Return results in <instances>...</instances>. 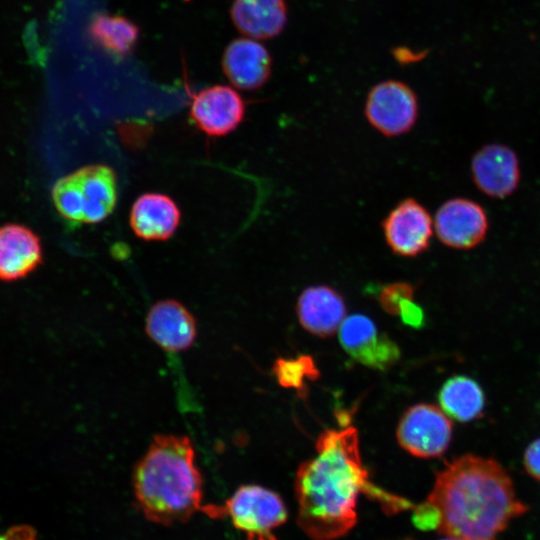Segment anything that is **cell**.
<instances>
[{"mask_svg":"<svg viewBox=\"0 0 540 540\" xmlns=\"http://www.w3.org/2000/svg\"><path fill=\"white\" fill-rule=\"evenodd\" d=\"M132 485L139 510L156 524L170 526L205 512L203 477L188 436L155 435L134 466Z\"/></svg>","mask_w":540,"mask_h":540,"instance_id":"cell-3","label":"cell"},{"mask_svg":"<svg viewBox=\"0 0 540 540\" xmlns=\"http://www.w3.org/2000/svg\"><path fill=\"white\" fill-rule=\"evenodd\" d=\"M223 71L233 86L245 91L261 88L270 78L272 59L258 40L235 39L228 44L222 57Z\"/></svg>","mask_w":540,"mask_h":540,"instance_id":"cell-14","label":"cell"},{"mask_svg":"<svg viewBox=\"0 0 540 540\" xmlns=\"http://www.w3.org/2000/svg\"><path fill=\"white\" fill-rule=\"evenodd\" d=\"M92 40L115 58L128 56L139 39V28L130 19L109 14L95 16L89 26Z\"/></svg>","mask_w":540,"mask_h":540,"instance_id":"cell-20","label":"cell"},{"mask_svg":"<svg viewBox=\"0 0 540 540\" xmlns=\"http://www.w3.org/2000/svg\"><path fill=\"white\" fill-rule=\"evenodd\" d=\"M471 174L477 188L493 198L511 195L520 181L516 153L503 144L482 146L472 157Z\"/></svg>","mask_w":540,"mask_h":540,"instance_id":"cell-12","label":"cell"},{"mask_svg":"<svg viewBox=\"0 0 540 540\" xmlns=\"http://www.w3.org/2000/svg\"><path fill=\"white\" fill-rule=\"evenodd\" d=\"M0 540H36V535L32 528L18 526L0 534Z\"/></svg>","mask_w":540,"mask_h":540,"instance_id":"cell-25","label":"cell"},{"mask_svg":"<svg viewBox=\"0 0 540 540\" xmlns=\"http://www.w3.org/2000/svg\"><path fill=\"white\" fill-rule=\"evenodd\" d=\"M316 452V457L299 465L294 481L297 523L309 538L335 540L349 533L357 523L361 493L380 500L389 510L410 507L369 481L355 427L323 431Z\"/></svg>","mask_w":540,"mask_h":540,"instance_id":"cell-1","label":"cell"},{"mask_svg":"<svg viewBox=\"0 0 540 540\" xmlns=\"http://www.w3.org/2000/svg\"><path fill=\"white\" fill-rule=\"evenodd\" d=\"M452 433L453 425L442 409L421 403L404 413L396 437L399 445L411 455L436 458L448 449Z\"/></svg>","mask_w":540,"mask_h":540,"instance_id":"cell-7","label":"cell"},{"mask_svg":"<svg viewBox=\"0 0 540 540\" xmlns=\"http://www.w3.org/2000/svg\"><path fill=\"white\" fill-rule=\"evenodd\" d=\"M344 350L357 362L377 370H386L400 358L398 345L365 315L353 314L339 327Z\"/></svg>","mask_w":540,"mask_h":540,"instance_id":"cell-9","label":"cell"},{"mask_svg":"<svg viewBox=\"0 0 540 540\" xmlns=\"http://www.w3.org/2000/svg\"><path fill=\"white\" fill-rule=\"evenodd\" d=\"M421 506L432 517L435 530L462 540H497L513 519L528 510L502 465L473 454L446 464Z\"/></svg>","mask_w":540,"mask_h":540,"instance_id":"cell-2","label":"cell"},{"mask_svg":"<svg viewBox=\"0 0 540 540\" xmlns=\"http://www.w3.org/2000/svg\"><path fill=\"white\" fill-rule=\"evenodd\" d=\"M409 299H414V288L402 281L383 286L378 295L381 307L390 315H398L402 303Z\"/></svg>","mask_w":540,"mask_h":540,"instance_id":"cell-22","label":"cell"},{"mask_svg":"<svg viewBox=\"0 0 540 540\" xmlns=\"http://www.w3.org/2000/svg\"><path fill=\"white\" fill-rule=\"evenodd\" d=\"M523 463L527 473L540 481V438L532 441L526 448Z\"/></svg>","mask_w":540,"mask_h":540,"instance_id":"cell-24","label":"cell"},{"mask_svg":"<svg viewBox=\"0 0 540 540\" xmlns=\"http://www.w3.org/2000/svg\"><path fill=\"white\" fill-rule=\"evenodd\" d=\"M246 104L227 85H214L198 92L190 106V118L207 136L220 137L233 132L243 121Z\"/></svg>","mask_w":540,"mask_h":540,"instance_id":"cell-10","label":"cell"},{"mask_svg":"<svg viewBox=\"0 0 540 540\" xmlns=\"http://www.w3.org/2000/svg\"><path fill=\"white\" fill-rule=\"evenodd\" d=\"M438 401L442 411L450 418L466 423L483 414L485 395L480 384L471 377H450L439 390Z\"/></svg>","mask_w":540,"mask_h":540,"instance_id":"cell-19","label":"cell"},{"mask_svg":"<svg viewBox=\"0 0 540 540\" xmlns=\"http://www.w3.org/2000/svg\"><path fill=\"white\" fill-rule=\"evenodd\" d=\"M237 30L255 40L278 36L288 20L286 0H234L230 9Z\"/></svg>","mask_w":540,"mask_h":540,"instance_id":"cell-18","label":"cell"},{"mask_svg":"<svg viewBox=\"0 0 540 540\" xmlns=\"http://www.w3.org/2000/svg\"><path fill=\"white\" fill-rule=\"evenodd\" d=\"M296 312L302 327L313 335H333L345 319L343 297L327 285L307 287L299 295Z\"/></svg>","mask_w":540,"mask_h":540,"instance_id":"cell-17","label":"cell"},{"mask_svg":"<svg viewBox=\"0 0 540 540\" xmlns=\"http://www.w3.org/2000/svg\"><path fill=\"white\" fill-rule=\"evenodd\" d=\"M42 262L43 249L37 233L22 224L0 226V280L22 279Z\"/></svg>","mask_w":540,"mask_h":540,"instance_id":"cell-15","label":"cell"},{"mask_svg":"<svg viewBox=\"0 0 540 540\" xmlns=\"http://www.w3.org/2000/svg\"><path fill=\"white\" fill-rule=\"evenodd\" d=\"M272 372L282 387L292 388L297 392H303L307 381H315L320 376L314 359L309 355L277 358Z\"/></svg>","mask_w":540,"mask_h":540,"instance_id":"cell-21","label":"cell"},{"mask_svg":"<svg viewBox=\"0 0 540 540\" xmlns=\"http://www.w3.org/2000/svg\"><path fill=\"white\" fill-rule=\"evenodd\" d=\"M181 211L168 195L148 192L132 204L129 224L133 233L145 241H166L178 229Z\"/></svg>","mask_w":540,"mask_h":540,"instance_id":"cell-16","label":"cell"},{"mask_svg":"<svg viewBox=\"0 0 540 540\" xmlns=\"http://www.w3.org/2000/svg\"><path fill=\"white\" fill-rule=\"evenodd\" d=\"M398 316L404 324L412 328H421L425 323L424 311L414 299L406 300L400 306Z\"/></svg>","mask_w":540,"mask_h":540,"instance_id":"cell-23","label":"cell"},{"mask_svg":"<svg viewBox=\"0 0 540 540\" xmlns=\"http://www.w3.org/2000/svg\"><path fill=\"white\" fill-rule=\"evenodd\" d=\"M364 113L369 124L382 135H403L414 127L418 119L417 95L402 81L384 80L370 89Z\"/></svg>","mask_w":540,"mask_h":540,"instance_id":"cell-6","label":"cell"},{"mask_svg":"<svg viewBox=\"0 0 540 540\" xmlns=\"http://www.w3.org/2000/svg\"><path fill=\"white\" fill-rule=\"evenodd\" d=\"M219 510L220 518H228L246 540H277L273 531L288 518L281 497L254 484L240 486Z\"/></svg>","mask_w":540,"mask_h":540,"instance_id":"cell-5","label":"cell"},{"mask_svg":"<svg viewBox=\"0 0 540 540\" xmlns=\"http://www.w3.org/2000/svg\"><path fill=\"white\" fill-rule=\"evenodd\" d=\"M486 212L478 203L466 198H452L437 210L434 219L441 243L454 249H470L480 244L488 231Z\"/></svg>","mask_w":540,"mask_h":540,"instance_id":"cell-11","label":"cell"},{"mask_svg":"<svg viewBox=\"0 0 540 540\" xmlns=\"http://www.w3.org/2000/svg\"><path fill=\"white\" fill-rule=\"evenodd\" d=\"M145 331L164 351L177 353L194 344L197 324L193 314L182 303L165 299L149 309L145 319Z\"/></svg>","mask_w":540,"mask_h":540,"instance_id":"cell-13","label":"cell"},{"mask_svg":"<svg viewBox=\"0 0 540 540\" xmlns=\"http://www.w3.org/2000/svg\"><path fill=\"white\" fill-rule=\"evenodd\" d=\"M433 226L427 209L414 198L398 202L381 223L390 250L407 258L419 256L429 248Z\"/></svg>","mask_w":540,"mask_h":540,"instance_id":"cell-8","label":"cell"},{"mask_svg":"<svg viewBox=\"0 0 540 540\" xmlns=\"http://www.w3.org/2000/svg\"><path fill=\"white\" fill-rule=\"evenodd\" d=\"M439 540H462V539H459L457 537H453V536H445Z\"/></svg>","mask_w":540,"mask_h":540,"instance_id":"cell-26","label":"cell"},{"mask_svg":"<svg viewBox=\"0 0 540 540\" xmlns=\"http://www.w3.org/2000/svg\"><path fill=\"white\" fill-rule=\"evenodd\" d=\"M52 200L59 214L69 222L100 223L116 206V174L104 164L83 166L54 183Z\"/></svg>","mask_w":540,"mask_h":540,"instance_id":"cell-4","label":"cell"}]
</instances>
